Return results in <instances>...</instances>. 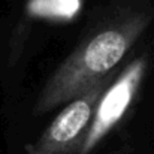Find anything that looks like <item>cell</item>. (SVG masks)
I'll return each instance as SVG.
<instances>
[{
  "label": "cell",
  "mask_w": 154,
  "mask_h": 154,
  "mask_svg": "<svg viewBox=\"0 0 154 154\" xmlns=\"http://www.w3.org/2000/svg\"><path fill=\"white\" fill-rule=\"evenodd\" d=\"M150 14H132L97 30L55 69L44 87L36 112L51 111L85 93L91 85L114 73V67L145 32Z\"/></svg>",
  "instance_id": "cell-1"
},
{
  "label": "cell",
  "mask_w": 154,
  "mask_h": 154,
  "mask_svg": "<svg viewBox=\"0 0 154 154\" xmlns=\"http://www.w3.org/2000/svg\"><path fill=\"white\" fill-rule=\"evenodd\" d=\"M114 81V73L91 85L85 93L70 100L45 129L41 138L27 147V154H78L90 126L96 105Z\"/></svg>",
  "instance_id": "cell-2"
},
{
  "label": "cell",
  "mask_w": 154,
  "mask_h": 154,
  "mask_svg": "<svg viewBox=\"0 0 154 154\" xmlns=\"http://www.w3.org/2000/svg\"><path fill=\"white\" fill-rule=\"evenodd\" d=\"M147 57H138L129 63L109 84L96 105L90 126L85 132L78 154H90L103 138L118 124L135 100L147 72Z\"/></svg>",
  "instance_id": "cell-3"
}]
</instances>
